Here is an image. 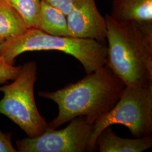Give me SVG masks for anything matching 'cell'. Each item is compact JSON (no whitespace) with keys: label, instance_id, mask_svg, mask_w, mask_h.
I'll list each match as a JSON object with an SVG mask.
<instances>
[{"label":"cell","instance_id":"cell-2","mask_svg":"<svg viewBox=\"0 0 152 152\" xmlns=\"http://www.w3.org/2000/svg\"><path fill=\"white\" fill-rule=\"evenodd\" d=\"M106 64L126 86L152 85V24L120 22L109 14Z\"/></svg>","mask_w":152,"mask_h":152},{"label":"cell","instance_id":"cell-14","mask_svg":"<svg viewBox=\"0 0 152 152\" xmlns=\"http://www.w3.org/2000/svg\"><path fill=\"white\" fill-rule=\"evenodd\" d=\"M58 9L67 16L71 11L75 0H41Z\"/></svg>","mask_w":152,"mask_h":152},{"label":"cell","instance_id":"cell-9","mask_svg":"<svg viewBox=\"0 0 152 152\" xmlns=\"http://www.w3.org/2000/svg\"><path fill=\"white\" fill-rule=\"evenodd\" d=\"M109 15L120 22L152 24V0H113Z\"/></svg>","mask_w":152,"mask_h":152},{"label":"cell","instance_id":"cell-3","mask_svg":"<svg viewBox=\"0 0 152 152\" xmlns=\"http://www.w3.org/2000/svg\"><path fill=\"white\" fill-rule=\"evenodd\" d=\"M49 50L59 51L75 57L87 74L106 64L108 53L107 45L95 39L53 36L38 28L28 29L0 44V55L10 65H14L16 57L25 52Z\"/></svg>","mask_w":152,"mask_h":152},{"label":"cell","instance_id":"cell-7","mask_svg":"<svg viewBox=\"0 0 152 152\" xmlns=\"http://www.w3.org/2000/svg\"><path fill=\"white\" fill-rule=\"evenodd\" d=\"M69 36L88 38L107 44V23L95 0H75L66 16Z\"/></svg>","mask_w":152,"mask_h":152},{"label":"cell","instance_id":"cell-1","mask_svg":"<svg viewBox=\"0 0 152 152\" xmlns=\"http://www.w3.org/2000/svg\"><path fill=\"white\" fill-rule=\"evenodd\" d=\"M126 85L107 64L87 74L81 80L54 92L41 91L39 96L58 104V115L48 123L56 129L78 117L83 116L94 124L110 112Z\"/></svg>","mask_w":152,"mask_h":152},{"label":"cell","instance_id":"cell-4","mask_svg":"<svg viewBox=\"0 0 152 152\" xmlns=\"http://www.w3.org/2000/svg\"><path fill=\"white\" fill-rule=\"evenodd\" d=\"M115 124L126 126L135 138L152 135V85L137 83L126 86L114 107L93 125L88 152L96 149L102 131Z\"/></svg>","mask_w":152,"mask_h":152},{"label":"cell","instance_id":"cell-11","mask_svg":"<svg viewBox=\"0 0 152 152\" xmlns=\"http://www.w3.org/2000/svg\"><path fill=\"white\" fill-rule=\"evenodd\" d=\"M28 29L19 13L6 0H0V44Z\"/></svg>","mask_w":152,"mask_h":152},{"label":"cell","instance_id":"cell-15","mask_svg":"<svg viewBox=\"0 0 152 152\" xmlns=\"http://www.w3.org/2000/svg\"><path fill=\"white\" fill-rule=\"evenodd\" d=\"M11 133H4L0 130V152H16L11 142Z\"/></svg>","mask_w":152,"mask_h":152},{"label":"cell","instance_id":"cell-5","mask_svg":"<svg viewBox=\"0 0 152 152\" xmlns=\"http://www.w3.org/2000/svg\"><path fill=\"white\" fill-rule=\"evenodd\" d=\"M37 80V64L29 61L22 65L20 74L12 83L0 87L4 94L0 100V113L18 125L29 137L39 136L48 127V123L38 112L34 96Z\"/></svg>","mask_w":152,"mask_h":152},{"label":"cell","instance_id":"cell-12","mask_svg":"<svg viewBox=\"0 0 152 152\" xmlns=\"http://www.w3.org/2000/svg\"><path fill=\"white\" fill-rule=\"evenodd\" d=\"M26 22L28 28H37L41 0H6Z\"/></svg>","mask_w":152,"mask_h":152},{"label":"cell","instance_id":"cell-6","mask_svg":"<svg viewBox=\"0 0 152 152\" xmlns=\"http://www.w3.org/2000/svg\"><path fill=\"white\" fill-rule=\"evenodd\" d=\"M93 125L85 117L71 121L64 129L59 130L48 128L39 136L16 141L20 152H88V142Z\"/></svg>","mask_w":152,"mask_h":152},{"label":"cell","instance_id":"cell-8","mask_svg":"<svg viewBox=\"0 0 152 152\" xmlns=\"http://www.w3.org/2000/svg\"><path fill=\"white\" fill-rule=\"evenodd\" d=\"M96 146L100 152H143L152 147V136L122 138L117 136L110 126H108L98 136Z\"/></svg>","mask_w":152,"mask_h":152},{"label":"cell","instance_id":"cell-13","mask_svg":"<svg viewBox=\"0 0 152 152\" xmlns=\"http://www.w3.org/2000/svg\"><path fill=\"white\" fill-rule=\"evenodd\" d=\"M22 69V65L15 66L6 62L3 56L0 55V84L14 80L19 76Z\"/></svg>","mask_w":152,"mask_h":152},{"label":"cell","instance_id":"cell-10","mask_svg":"<svg viewBox=\"0 0 152 152\" xmlns=\"http://www.w3.org/2000/svg\"><path fill=\"white\" fill-rule=\"evenodd\" d=\"M37 28L53 36H69L66 16L43 1H41Z\"/></svg>","mask_w":152,"mask_h":152}]
</instances>
